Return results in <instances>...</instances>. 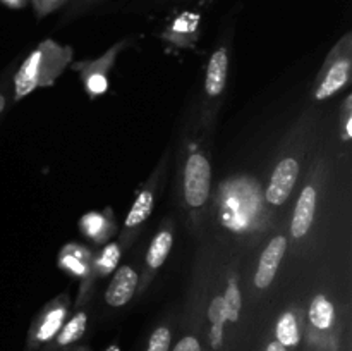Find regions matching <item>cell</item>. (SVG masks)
<instances>
[{
    "instance_id": "cell-9",
    "label": "cell",
    "mask_w": 352,
    "mask_h": 351,
    "mask_svg": "<svg viewBox=\"0 0 352 351\" xmlns=\"http://www.w3.org/2000/svg\"><path fill=\"white\" fill-rule=\"evenodd\" d=\"M41 52L34 50L30 57L24 61L21 69L16 74V95L24 96L38 85V72H40Z\"/></svg>"
},
{
    "instance_id": "cell-24",
    "label": "cell",
    "mask_w": 352,
    "mask_h": 351,
    "mask_svg": "<svg viewBox=\"0 0 352 351\" xmlns=\"http://www.w3.org/2000/svg\"><path fill=\"white\" fill-rule=\"evenodd\" d=\"M351 124H352V119L347 120V138L352 136V129H351Z\"/></svg>"
},
{
    "instance_id": "cell-6",
    "label": "cell",
    "mask_w": 352,
    "mask_h": 351,
    "mask_svg": "<svg viewBox=\"0 0 352 351\" xmlns=\"http://www.w3.org/2000/svg\"><path fill=\"white\" fill-rule=\"evenodd\" d=\"M316 209V191L311 186H306L302 189L301 196L296 205L294 217H292L291 233L294 237H302L309 231L313 224V217H315Z\"/></svg>"
},
{
    "instance_id": "cell-17",
    "label": "cell",
    "mask_w": 352,
    "mask_h": 351,
    "mask_svg": "<svg viewBox=\"0 0 352 351\" xmlns=\"http://www.w3.org/2000/svg\"><path fill=\"white\" fill-rule=\"evenodd\" d=\"M172 330L168 327L160 326L151 332L144 351H170L172 350Z\"/></svg>"
},
{
    "instance_id": "cell-21",
    "label": "cell",
    "mask_w": 352,
    "mask_h": 351,
    "mask_svg": "<svg viewBox=\"0 0 352 351\" xmlns=\"http://www.w3.org/2000/svg\"><path fill=\"white\" fill-rule=\"evenodd\" d=\"M82 226H85V229L88 231L89 234H96L100 229H102L103 226V219L100 215H86L85 220H82Z\"/></svg>"
},
{
    "instance_id": "cell-16",
    "label": "cell",
    "mask_w": 352,
    "mask_h": 351,
    "mask_svg": "<svg viewBox=\"0 0 352 351\" xmlns=\"http://www.w3.org/2000/svg\"><path fill=\"white\" fill-rule=\"evenodd\" d=\"M223 298V305H226L227 310V322L236 323L239 320L241 315V305H243V298H241L239 288H237L236 281H230L229 286H227L226 295Z\"/></svg>"
},
{
    "instance_id": "cell-18",
    "label": "cell",
    "mask_w": 352,
    "mask_h": 351,
    "mask_svg": "<svg viewBox=\"0 0 352 351\" xmlns=\"http://www.w3.org/2000/svg\"><path fill=\"white\" fill-rule=\"evenodd\" d=\"M119 258H120V248L117 246L116 243H110L109 246L103 250L102 258L98 260L100 270H102L103 274H109V272H112L113 268L117 267V264H119Z\"/></svg>"
},
{
    "instance_id": "cell-25",
    "label": "cell",
    "mask_w": 352,
    "mask_h": 351,
    "mask_svg": "<svg viewBox=\"0 0 352 351\" xmlns=\"http://www.w3.org/2000/svg\"><path fill=\"white\" fill-rule=\"evenodd\" d=\"M3 107H6V98H3L2 95H0V112L3 110Z\"/></svg>"
},
{
    "instance_id": "cell-13",
    "label": "cell",
    "mask_w": 352,
    "mask_h": 351,
    "mask_svg": "<svg viewBox=\"0 0 352 351\" xmlns=\"http://www.w3.org/2000/svg\"><path fill=\"white\" fill-rule=\"evenodd\" d=\"M86 327H88V315L85 312H79L67 323L62 326V329L58 330V334L52 341H55L57 348H67L71 344L78 343L85 336Z\"/></svg>"
},
{
    "instance_id": "cell-15",
    "label": "cell",
    "mask_w": 352,
    "mask_h": 351,
    "mask_svg": "<svg viewBox=\"0 0 352 351\" xmlns=\"http://www.w3.org/2000/svg\"><path fill=\"white\" fill-rule=\"evenodd\" d=\"M151 210H153V195L144 189L143 193H140V196H138L136 202H134L133 209H131L129 213H127L126 226L134 227L138 226V224L144 222V220L150 217Z\"/></svg>"
},
{
    "instance_id": "cell-1",
    "label": "cell",
    "mask_w": 352,
    "mask_h": 351,
    "mask_svg": "<svg viewBox=\"0 0 352 351\" xmlns=\"http://www.w3.org/2000/svg\"><path fill=\"white\" fill-rule=\"evenodd\" d=\"M212 169L201 153H192L188 158L184 171V195L191 206H201L208 200Z\"/></svg>"
},
{
    "instance_id": "cell-27",
    "label": "cell",
    "mask_w": 352,
    "mask_h": 351,
    "mask_svg": "<svg viewBox=\"0 0 352 351\" xmlns=\"http://www.w3.org/2000/svg\"><path fill=\"white\" fill-rule=\"evenodd\" d=\"M82 2H88V3H91V2H98V0H82Z\"/></svg>"
},
{
    "instance_id": "cell-5",
    "label": "cell",
    "mask_w": 352,
    "mask_h": 351,
    "mask_svg": "<svg viewBox=\"0 0 352 351\" xmlns=\"http://www.w3.org/2000/svg\"><path fill=\"white\" fill-rule=\"evenodd\" d=\"M208 348L210 351H226L227 346V310L223 298H213L208 308Z\"/></svg>"
},
{
    "instance_id": "cell-14",
    "label": "cell",
    "mask_w": 352,
    "mask_h": 351,
    "mask_svg": "<svg viewBox=\"0 0 352 351\" xmlns=\"http://www.w3.org/2000/svg\"><path fill=\"white\" fill-rule=\"evenodd\" d=\"M172 243H174V240H172V234L168 231H164V233L155 236L146 255V262L151 268H158L160 265H164L165 258H167L168 251L172 248Z\"/></svg>"
},
{
    "instance_id": "cell-26",
    "label": "cell",
    "mask_w": 352,
    "mask_h": 351,
    "mask_svg": "<svg viewBox=\"0 0 352 351\" xmlns=\"http://www.w3.org/2000/svg\"><path fill=\"white\" fill-rule=\"evenodd\" d=\"M3 2H7V3H19L21 0H3Z\"/></svg>"
},
{
    "instance_id": "cell-20",
    "label": "cell",
    "mask_w": 352,
    "mask_h": 351,
    "mask_svg": "<svg viewBox=\"0 0 352 351\" xmlns=\"http://www.w3.org/2000/svg\"><path fill=\"white\" fill-rule=\"evenodd\" d=\"M107 79H105V76H102V74H93V76H89V79H88V88H89V92H93V93H96V95H98V93H103L107 89Z\"/></svg>"
},
{
    "instance_id": "cell-2",
    "label": "cell",
    "mask_w": 352,
    "mask_h": 351,
    "mask_svg": "<svg viewBox=\"0 0 352 351\" xmlns=\"http://www.w3.org/2000/svg\"><path fill=\"white\" fill-rule=\"evenodd\" d=\"M299 165L294 158H284L278 162L272 174L270 184L267 188V200L272 205H282L287 202L289 195L294 189L296 181H298Z\"/></svg>"
},
{
    "instance_id": "cell-23",
    "label": "cell",
    "mask_w": 352,
    "mask_h": 351,
    "mask_svg": "<svg viewBox=\"0 0 352 351\" xmlns=\"http://www.w3.org/2000/svg\"><path fill=\"white\" fill-rule=\"evenodd\" d=\"M105 351H122V350H120V346H119V344H110V346L107 348Z\"/></svg>"
},
{
    "instance_id": "cell-19",
    "label": "cell",
    "mask_w": 352,
    "mask_h": 351,
    "mask_svg": "<svg viewBox=\"0 0 352 351\" xmlns=\"http://www.w3.org/2000/svg\"><path fill=\"white\" fill-rule=\"evenodd\" d=\"M170 351H203V344L199 341V337L188 334V336L181 337V339L175 343L174 350Z\"/></svg>"
},
{
    "instance_id": "cell-3",
    "label": "cell",
    "mask_w": 352,
    "mask_h": 351,
    "mask_svg": "<svg viewBox=\"0 0 352 351\" xmlns=\"http://www.w3.org/2000/svg\"><path fill=\"white\" fill-rule=\"evenodd\" d=\"M285 248H287V240L284 236H277L270 241V244L261 253L256 275H254V284L260 289L268 288L275 279L278 265H280L282 258H284Z\"/></svg>"
},
{
    "instance_id": "cell-28",
    "label": "cell",
    "mask_w": 352,
    "mask_h": 351,
    "mask_svg": "<svg viewBox=\"0 0 352 351\" xmlns=\"http://www.w3.org/2000/svg\"><path fill=\"white\" fill-rule=\"evenodd\" d=\"M47 2H57V0H47Z\"/></svg>"
},
{
    "instance_id": "cell-29",
    "label": "cell",
    "mask_w": 352,
    "mask_h": 351,
    "mask_svg": "<svg viewBox=\"0 0 352 351\" xmlns=\"http://www.w3.org/2000/svg\"><path fill=\"white\" fill-rule=\"evenodd\" d=\"M78 351H88V350H78Z\"/></svg>"
},
{
    "instance_id": "cell-10",
    "label": "cell",
    "mask_w": 352,
    "mask_h": 351,
    "mask_svg": "<svg viewBox=\"0 0 352 351\" xmlns=\"http://www.w3.org/2000/svg\"><path fill=\"white\" fill-rule=\"evenodd\" d=\"M308 320L320 332H327L332 329L333 320H336V308H333L332 301L323 295L316 296L309 305Z\"/></svg>"
},
{
    "instance_id": "cell-4",
    "label": "cell",
    "mask_w": 352,
    "mask_h": 351,
    "mask_svg": "<svg viewBox=\"0 0 352 351\" xmlns=\"http://www.w3.org/2000/svg\"><path fill=\"white\" fill-rule=\"evenodd\" d=\"M138 286V274L134 268L120 267L113 275L109 289H107L105 299L110 306H124L133 299L134 291Z\"/></svg>"
},
{
    "instance_id": "cell-12",
    "label": "cell",
    "mask_w": 352,
    "mask_h": 351,
    "mask_svg": "<svg viewBox=\"0 0 352 351\" xmlns=\"http://www.w3.org/2000/svg\"><path fill=\"white\" fill-rule=\"evenodd\" d=\"M275 341H278L289 351L299 346V343H301V327H299V322L294 313L285 312L277 320V326H275Z\"/></svg>"
},
{
    "instance_id": "cell-8",
    "label": "cell",
    "mask_w": 352,
    "mask_h": 351,
    "mask_svg": "<svg viewBox=\"0 0 352 351\" xmlns=\"http://www.w3.org/2000/svg\"><path fill=\"white\" fill-rule=\"evenodd\" d=\"M65 320V308L64 306H55V308L48 310L41 320L38 322V326L33 330V346H40V344L48 343V341L54 339L58 334V330L62 329Z\"/></svg>"
},
{
    "instance_id": "cell-22",
    "label": "cell",
    "mask_w": 352,
    "mask_h": 351,
    "mask_svg": "<svg viewBox=\"0 0 352 351\" xmlns=\"http://www.w3.org/2000/svg\"><path fill=\"white\" fill-rule=\"evenodd\" d=\"M265 351H289V350L285 346H282V344L278 343V341L274 339V341H270V343L267 344Z\"/></svg>"
},
{
    "instance_id": "cell-7",
    "label": "cell",
    "mask_w": 352,
    "mask_h": 351,
    "mask_svg": "<svg viewBox=\"0 0 352 351\" xmlns=\"http://www.w3.org/2000/svg\"><path fill=\"white\" fill-rule=\"evenodd\" d=\"M227 65H229V57H227L226 48H219L215 54L212 55L208 64V71H206V93L210 96H217L222 93L226 88L227 81Z\"/></svg>"
},
{
    "instance_id": "cell-11",
    "label": "cell",
    "mask_w": 352,
    "mask_h": 351,
    "mask_svg": "<svg viewBox=\"0 0 352 351\" xmlns=\"http://www.w3.org/2000/svg\"><path fill=\"white\" fill-rule=\"evenodd\" d=\"M349 69L351 65L347 58L336 62V64L330 67V71L327 72L325 79H323V83L320 85V88L316 89V98L323 100L327 98V96H332L336 92H339V89L346 85L347 79H349Z\"/></svg>"
}]
</instances>
